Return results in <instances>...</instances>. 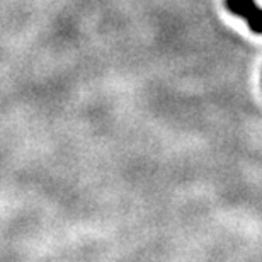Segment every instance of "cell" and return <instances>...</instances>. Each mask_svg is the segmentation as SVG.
Masks as SVG:
<instances>
[{"label": "cell", "mask_w": 262, "mask_h": 262, "mask_svg": "<svg viewBox=\"0 0 262 262\" xmlns=\"http://www.w3.org/2000/svg\"><path fill=\"white\" fill-rule=\"evenodd\" d=\"M225 9L244 19L254 34H262V9L255 0H225Z\"/></svg>", "instance_id": "1"}]
</instances>
